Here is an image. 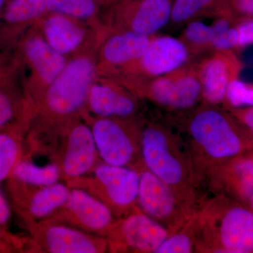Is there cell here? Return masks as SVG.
<instances>
[{
	"mask_svg": "<svg viewBox=\"0 0 253 253\" xmlns=\"http://www.w3.org/2000/svg\"><path fill=\"white\" fill-rule=\"evenodd\" d=\"M183 126L190 138L189 151L196 178L243 150L242 139L234 125L216 105L206 103L188 111Z\"/></svg>",
	"mask_w": 253,
	"mask_h": 253,
	"instance_id": "obj_1",
	"label": "cell"
},
{
	"mask_svg": "<svg viewBox=\"0 0 253 253\" xmlns=\"http://www.w3.org/2000/svg\"><path fill=\"white\" fill-rule=\"evenodd\" d=\"M140 149L144 168L195 204L197 178L189 151L180 139L161 123H149L141 129Z\"/></svg>",
	"mask_w": 253,
	"mask_h": 253,
	"instance_id": "obj_2",
	"label": "cell"
},
{
	"mask_svg": "<svg viewBox=\"0 0 253 253\" xmlns=\"http://www.w3.org/2000/svg\"><path fill=\"white\" fill-rule=\"evenodd\" d=\"M196 252L253 253V213L213 199L194 214Z\"/></svg>",
	"mask_w": 253,
	"mask_h": 253,
	"instance_id": "obj_3",
	"label": "cell"
},
{
	"mask_svg": "<svg viewBox=\"0 0 253 253\" xmlns=\"http://www.w3.org/2000/svg\"><path fill=\"white\" fill-rule=\"evenodd\" d=\"M137 208L146 215L166 226L171 234L189 220L196 211L194 204L149 172L139 170Z\"/></svg>",
	"mask_w": 253,
	"mask_h": 253,
	"instance_id": "obj_4",
	"label": "cell"
},
{
	"mask_svg": "<svg viewBox=\"0 0 253 253\" xmlns=\"http://www.w3.org/2000/svg\"><path fill=\"white\" fill-rule=\"evenodd\" d=\"M128 118H99L91 126L101 162L140 170L141 129Z\"/></svg>",
	"mask_w": 253,
	"mask_h": 253,
	"instance_id": "obj_5",
	"label": "cell"
},
{
	"mask_svg": "<svg viewBox=\"0 0 253 253\" xmlns=\"http://www.w3.org/2000/svg\"><path fill=\"white\" fill-rule=\"evenodd\" d=\"M93 178L70 181L84 183L80 186L99 198L112 210L118 218L137 208L139 170L129 167L111 166L99 162L92 171Z\"/></svg>",
	"mask_w": 253,
	"mask_h": 253,
	"instance_id": "obj_6",
	"label": "cell"
},
{
	"mask_svg": "<svg viewBox=\"0 0 253 253\" xmlns=\"http://www.w3.org/2000/svg\"><path fill=\"white\" fill-rule=\"evenodd\" d=\"M96 67L92 60L78 57L68 62L49 85L46 107L56 116L73 114L86 104Z\"/></svg>",
	"mask_w": 253,
	"mask_h": 253,
	"instance_id": "obj_7",
	"label": "cell"
},
{
	"mask_svg": "<svg viewBox=\"0 0 253 253\" xmlns=\"http://www.w3.org/2000/svg\"><path fill=\"white\" fill-rule=\"evenodd\" d=\"M170 234L166 226L137 208L118 218L107 239L109 251L113 252L156 253Z\"/></svg>",
	"mask_w": 253,
	"mask_h": 253,
	"instance_id": "obj_8",
	"label": "cell"
},
{
	"mask_svg": "<svg viewBox=\"0 0 253 253\" xmlns=\"http://www.w3.org/2000/svg\"><path fill=\"white\" fill-rule=\"evenodd\" d=\"M143 94L168 110L193 109L202 99V87L195 65H185L172 73L145 83Z\"/></svg>",
	"mask_w": 253,
	"mask_h": 253,
	"instance_id": "obj_9",
	"label": "cell"
},
{
	"mask_svg": "<svg viewBox=\"0 0 253 253\" xmlns=\"http://www.w3.org/2000/svg\"><path fill=\"white\" fill-rule=\"evenodd\" d=\"M71 187L67 203L51 219L107 238L118 219L112 210L87 190L78 186Z\"/></svg>",
	"mask_w": 253,
	"mask_h": 253,
	"instance_id": "obj_10",
	"label": "cell"
},
{
	"mask_svg": "<svg viewBox=\"0 0 253 253\" xmlns=\"http://www.w3.org/2000/svg\"><path fill=\"white\" fill-rule=\"evenodd\" d=\"M33 228L34 240L44 253H102L109 251L107 238L55 219L37 223Z\"/></svg>",
	"mask_w": 253,
	"mask_h": 253,
	"instance_id": "obj_11",
	"label": "cell"
},
{
	"mask_svg": "<svg viewBox=\"0 0 253 253\" xmlns=\"http://www.w3.org/2000/svg\"><path fill=\"white\" fill-rule=\"evenodd\" d=\"M59 163L62 178L68 182L84 177L99 163L91 126L78 123L70 129L63 142Z\"/></svg>",
	"mask_w": 253,
	"mask_h": 253,
	"instance_id": "obj_12",
	"label": "cell"
},
{
	"mask_svg": "<svg viewBox=\"0 0 253 253\" xmlns=\"http://www.w3.org/2000/svg\"><path fill=\"white\" fill-rule=\"evenodd\" d=\"M191 56L189 49L181 39L154 36L142 56L133 63L150 81L185 66Z\"/></svg>",
	"mask_w": 253,
	"mask_h": 253,
	"instance_id": "obj_13",
	"label": "cell"
},
{
	"mask_svg": "<svg viewBox=\"0 0 253 253\" xmlns=\"http://www.w3.org/2000/svg\"><path fill=\"white\" fill-rule=\"evenodd\" d=\"M117 12L129 31L154 36L170 23L172 0H116Z\"/></svg>",
	"mask_w": 253,
	"mask_h": 253,
	"instance_id": "obj_14",
	"label": "cell"
},
{
	"mask_svg": "<svg viewBox=\"0 0 253 253\" xmlns=\"http://www.w3.org/2000/svg\"><path fill=\"white\" fill-rule=\"evenodd\" d=\"M226 51H214L196 66L202 87V99L206 104L217 105L225 99L228 84L232 81L229 56Z\"/></svg>",
	"mask_w": 253,
	"mask_h": 253,
	"instance_id": "obj_15",
	"label": "cell"
},
{
	"mask_svg": "<svg viewBox=\"0 0 253 253\" xmlns=\"http://www.w3.org/2000/svg\"><path fill=\"white\" fill-rule=\"evenodd\" d=\"M86 103L91 112L99 118H129L137 110L134 98L104 84H92Z\"/></svg>",
	"mask_w": 253,
	"mask_h": 253,
	"instance_id": "obj_16",
	"label": "cell"
},
{
	"mask_svg": "<svg viewBox=\"0 0 253 253\" xmlns=\"http://www.w3.org/2000/svg\"><path fill=\"white\" fill-rule=\"evenodd\" d=\"M22 48L28 63L48 85L57 78L67 64L64 55L53 49L41 37L35 36L28 38Z\"/></svg>",
	"mask_w": 253,
	"mask_h": 253,
	"instance_id": "obj_17",
	"label": "cell"
},
{
	"mask_svg": "<svg viewBox=\"0 0 253 253\" xmlns=\"http://www.w3.org/2000/svg\"><path fill=\"white\" fill-rule=\"evenodd\" d=\"M152 38L129 30L120 32L110 37L105 42L103 57L111 66L136 62L144 54Z\"/></svg>",
	"mask_w": 253,
	"mask_h": 253,
	"instance_id": "obj_18",
	"label": "cell"
},
{
	"mask_svg": "<svg viewBox=\"0 0 253 253\" xmlns=\"http://www.w3.org/2000/svg\"><path fill=\"white\" fill-rule=\"evenodd\" d=\"M27 200L28 216L37 223L54 217L67 203L71 187L63 182L33 187Z\"/></svg>",
	"mask_w": 253,
	"mask_h": 253,
	"instance_id": "obj_19",
	"label": "cell"
},
{
	"mask_svg": "<svg viewBox=\"0 0 253 253\" xmlns=\"http://www.w3.org/2000/svg\"><path fill=\"white\" fill-rule=\"evenodd\" d=\"M44 39L53 49L64 55L72 52L84 41L85 32L68 16L53 14L44 21Z\"/></svg>",
	"mask_w": 253,
	"mask_h": 253,
	"instance_id": "obj_20",
	"label": "cell"
},
{
	"mask_svg": "<svg viewBox=\"0 0 253 253\" xmlns=\"http://www.w3.org/2000/svg\"><path fill=\"white\" fill-rule=\"evenodd\" d=\"M227 0H172L170 23L182 25L200 16H226Z\"/></svg>",
	"mask_w": 253,
	"mask_h": 253,
	"instance_id": "obj_21",
	"label": "cell"
},
{
	"mask_svg": "<svg viewBox=\"0 0 253 253\" xmlns=\"http://www.w3.org/2000/svg\"><path fill=\"white\" fill-rule=\"evenodd\" d=\"M11 176L20 184L32 187H43L59 182L62 178V172L57 163L40 166L30 160L21 158Z\"/></svg>",
	"mask_w": 253,
	"mask_h": 253,
	"instance_id": "obj_22",
	"label": "cell"
},
{
	"mask_svg": "<svg viewBox=\"0 0 253 253\" xmlns=\"http://www.w3.org/2000/svg\"><path fill=\"white\" fill-rule=\"evenodd\" d=\"M47 11L46 0H8L1 19L8 27H20Z\"/></svg>",
	"mask_w": 253,
	"mask_h": 253,
	"instance_id": "obj_23",
	"label": "cell"
},
{
	"mask_svg": "<svg viewBox=\"0 0 253 253\" xmlns=\"http://www.w3.org/2000/svg\"><path fill=\"white\" fill-rule=\"evenodd\" d=\"M12 124L0 129V182L10 177L21 158V136Z\"/></svg>",
	"mask_w": 253,
	"mask_h": 253,
	"instance_id": "obj_24",
	"label": "cell"
},
{
	"mask_svg": "<svg viewBox=\"0 0 253 253\" xmlns=\"http://www.w3.org/2000/svg\"><path fill=\"white\" fill-rule=\"evenodd\" d=\"M196 251V233L192 214L180 229L165 240L156 253H191Z\"/></svg>",
	"mask_w": 253,
	"mask_h": 253,
	"instance_id": "obj_25",
	"label": "cell"
},
{
	"mask_svg": "<svg viewBox=\"0 0 253 253\" xmlns=\"http://www.w3.org/2000/svg\"><path fill=\"white\" fill-rule=\"evenodd\" d=\"M214 36L212 26L195 19L189 21L183 32L181 40L191 54H198L211 49Z\"/></svg>",
	"mask_w": 253,
	"mask_h": 253,
	"instance_id": "obj_26",
	"label": "cell"
},
{
	"mask_svg": "<svg viewBox=\"0 0 253 253\" xmlns=\"http://www.w3.org/2000/svg\"><path fill=\"white\" fill-rule=\"evenodd\" d=\"M47 9L53 14L85 19L92 17L98 6L96 0H46Z\"/></svg>",
	"mask_w": 253,
	"mask_h": 253,
	"instance_id": "obj_27",
	"label": "cell"
},
{
	"mask_svg": "<svg viewBox=\"0 0 253 253\" xmlns=\"http://www.w3.org/2000/svg\"><path fill=\"white\" fill-rule=\"evenodd\" d=\"M9 81L0 82V129L12 124L19 113V101L9 88Z\"/></svg>",
	"mask_w": 253,
	"mask_h": 253,
	"instance_id": "obj_28",
	"label": "cell"
},
{
	"mask_svg": "<svg viewBox=\"0 0 253 253\" xmlns=\"http://www.w3.org/2000/svg\"><path fill=\"white\" fill-rule=\"evenodd\" d=\"M233 172L236 187L243 197L251 199L253 195V159H243L234 165Z\"/></svg>",
	"mask_w": 253,
	"mask_h": 253,
	"instance_id": "obj_29",
	"label": "cell"
},
{
	"mask_svg": "<svg viewBox=\"0 0 253 253\" xmlns=\"http://www.w3.org/2000/svg\"><path fill=\"white\" fill-rule=\"evenodd\" d=\"M225 98L234 107L253 106V86L239 80H232L228 84Z\"/></svg>",
	"mask_w": 253,
	"mask_h": 253,
	"instance_id": "obj_30",
	"label": "cell"
},
{
	"mask_svg": "<svg viewBox=\"0 0 253 253\" xmlns=\"http://www.w3.org/2000/svg\"><path fill=\"white\" fill-rule=\"evenodd\" d=\"M239 32L237 28H226L214 36L213 38L211 50L212 51H228L238 46Z\"/></svg>",
	"mask_w": 253,
	"mask_h": 253,
	"instance_id": "obj_31",
	"label": "cell"
},
{
	"mask_svg": "<svg viewBox=\"0 0 253 253\" xmlns=\"http://www.w3.org/2000/svg\"><path fill=\"white\" fill-rule=\"evenodd\" d=\"M238 46H244L253 44V19L248 20L239 25Z\"/></svg>",
	"mask_w": 253,
	"mask_h": 253,
	"instance_id": "obj_32",
	"label": "cell"
},
{
	"mask_svg": "<svg viewBox=\"0 0 253 253\" xmlns=\"http://www.w3.org/2000/svg\"><path fill=\"white\" fill-rule=\"evenodd\" d=\"M231 6L239 14L253 16V0H229Z\"/></svg>",
	"mask_w": 253,
	"mask_h": 253,
	"instance_id": "obj_33",
	"label": "cell"
},
{
	"mask_svg": "<svg viewBox=\"0 0 253 253\" xmlns=\"http://www.w3.org/2000/svg\"><path fill=\"white\" fill-rule=\"evenodd\" d=\"M11 218V210L2 191L0 189V226L5 228Z\"/></svg>",
	"mask_w": 253,
	"mask_h": 253,
	"instance_id": "obj_34",
	"label": "cell"
},
{
	"mask_svg": "<svg viewBox=\"0 0 253 253\" xmlns=\"http://www.w3.org/2000/svg\"><path fill=\"white\" fill-rule=\"evenodd\" d=\"M14 239L9 236L4 228L0 226V251H11L14 244Z\"/></svg>",
	"mask_w": 253,
	"mask_h": 253,
	"instance_id": "obj_35",
	"label": "cell"
},
{
	"mask_svg": "<svg viewBox=\"0 0 253 253\" xmlns=\"http://www.w3.org/2000/svg\"><path fill=\"white\" fill-rule=\"evenodd\" d=\"M10 78V70L5 63L2 54H0V82L6 81Z\"/></svg>",
	"mask_w": 253,
	"mask_h": 253,
	"instance_id": "obj_36",
	"label": "cell"
},
{
	"mask_svg": "<svg viewBox=\"0 0 253 253\" xmlns=\"http://www.w3.org/2000/svg\"><path fill=\"white\" fill-rule=\"evenodd\" d=\"M242 118L245 124L253 131V106L243 113Z\"/></svg>",
	"mask_w": 253,
	"mask_h": 253,
	"instance_id": "obj_37",
	"label": "cell"
},
{
	"mask_svg": "<svg viewBox=\"0 0 253 253\" xmlns=\"http://www.w3.org/2000/svg\"><path fill=\"white\" fill-rule=\"evenodd\" d=\"M7 1L8 0H0V19H1V15H2L3 11H4L5 6H6Z\"/></svg>",
	"mask_w": 253,
	"mask_h": 253,
	"instance_id": "obj_38",
	"label": "cell"
},
{
	"mask_svg": "<svg viewBox=\"0 0 253 253\" xmlns=\"http://www.w3.org/2000/svg\"><path fill=\"white\" fill-rule=\"evenodd\" d=\"M251 205H252V208H253V195L252 196H251Z\"/></svg>",
	"mask_w": 253,
	"mask_h": 253,
	"instance_id": "obj_39",
	"label": "cell"
},
{
	"mask_svg": "<svg viewBox=\"0 0 253 253\" xmlns=\"http://www.w3.org/2000/svg\"><path fill=\"white\" fill-rule=\"evenodd\" d=\"M115 1H116V0H115Z\"/></svg>",
	"mask_w": 253,
	"mask_h": 253,
	"instance_id": "obj_40",
	"label": "cell"
}]
</instances>
